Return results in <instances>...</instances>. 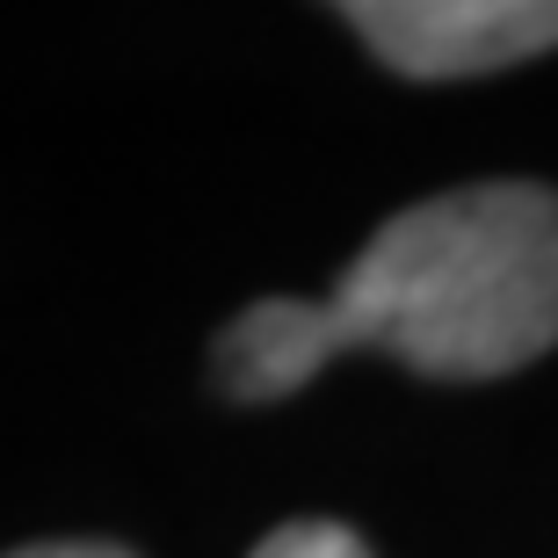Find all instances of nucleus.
<instances>
[{
	"label": "nucleus",
	"instance_id": "obj_1",
	"mask_svg": "<svg viewBox=\"0 0 558 558\" xmlns=\"http://www.w3.org/2000/svg\"><path fill=\"white\" fill-rule=\"evenodd\" d=\"M319 305V355H392L421 377H508L558 349V189L472 182L371 232Z\"/></svg>",
	"mask_w": 558,
	"mask_h": 558
},
{
	"label": "nucleus",
	"instance_id": "obj_2",
	"mask_svg": "<svg viewBox=\"0 0 558 558\" xmlns=\"http://www.w3.org/2000/svg\"><path fill=\"white\" fill-rule=\"evenodd\" d=\"M407 81H472L558 44V0H327Z\"/></svg>",
	"mask_w": 558,
	"mask_h": 558
},
{
	"label": "nucleus",
	"instance_id": "obj_3",
	"mask_svg": "<svg viewBox=\"0 0 558 558\" xmlns=\"http://www.w3.org/2000/svg\"><path fill=\"white\" fill-rule=\"evenodd\" d=\"M254 558H371V551H363V537L341 530V522L298 515V522H283V530H269V537L254 544Z\"/></svg>",
	"mask_w": 558,
	"mask_h": 558
},
{
	"label": "nucleus",
	"instance_id": "obj_4",
	"mask_svg": "<svg viewBox=\"0 0 558 558\" xmlns=\"http://www.w3.org/2000/svg\"><path fill=\"white\" fill-rule=\"evenodd\" d=\"M15 558H131V551H117V544H29Z\"/></svg>",
	"mask_w": 558,
	"mask_h": 558
}]
</instances>
